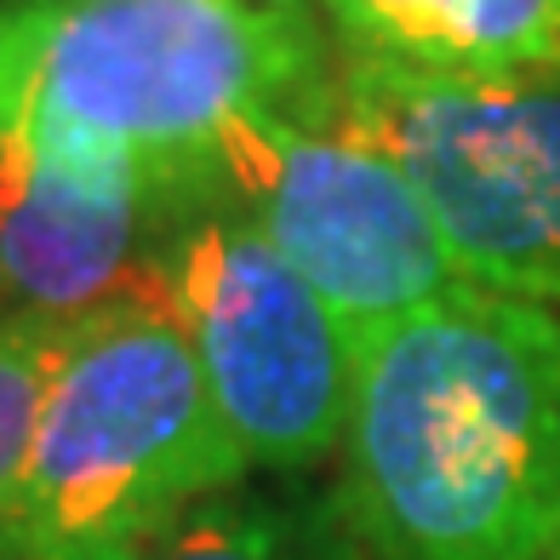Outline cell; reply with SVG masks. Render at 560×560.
<instances>
[{"label": "cell", "mask_w": 560, "mask_h": 560, "mask_svg": "<svg viewBox=\"0 0 560 560\" xmlns=\"http://www.w3.org/2000/svg\"><path fill=\"white\" fill-rule=\"evenodd\" d=\"M338 120L412 177L457 275L560 310V69L464 81L338 46Z\"/></svg>", "instance_id": "277c9868"}, {"label": "cell", "mask_w": 560, "mask_h": 560, "mask_svg": "<svg viewBox=\"0 0 560 560\" xmlns=\"http://www.w3.org/2000/svg\"><path fill=\"white\" fill-rule=\"evenodd\" d=\"M241 480L246 457L207 395L166 275H155L69 326L12 560H138Z\"/></svg>", "instance_id": "3957f363"}, {"label": "cell", "mask_w": 560, "mask_h": 560, "mask_svg": "<svg viewBox=\"0 0 560 560\" xmlns=\"http://www.w3.org/2000/svg\"><path fill=\"white\" fill-rule=\"evenodd\" d=\"M338 464L372 560H560V310L464 280L366 332Z\"/></svg>", "instance_id": "6da1fadb"}, {"label": "cell", "mask_w": 560, "mask_h": 560, "mask_svg": "<svg viewBox=\"0 0 560 560\" xmlns=\"http://www.w3.org/2000/svg\"><path fill=\"white\" fill-rule=\"evenodd\" d=\"M212 184L332 303L354 338L464 287L412 177L338 115L241 126L218 149Z\"/></svg>", "instance_id": "8992f818"}, {"label": "cell", "mask_w": 560, "mask_h": 560, "mask_svg": "<svg viewBox=\"0 0 560 560\" xmlns=\"http://www.w3.org/2000/svg\"><path fill=\"white\" fill-rule=\"evenodd\" d=\"M354 532L332 509L246 498L241 487L184 515L138 560H354Z\"/></svg>", "instance_id": "9c48e42d"}, {"label": "cell", "mask_w": 560, "mask_h": 560, "mask_svg": "<svg viewBox=\"0 0 560 560\" xmlns=\"http://www.w3.org/2000/svg\"><path fill=\"white\" fill-rule=\"evenodd\" d=\"M126 161H52L0 143V315L81 326L161 275L177 200Z\"/></svg>", "instance_id": "52a82bcc"}, {"label": "cell", "mask_w": 560, "mask_h": 560, "mask_svg": "<svg viewBox=\"0 0 560 560\" xmlns=\"http://www.w3.org/2000/svg\"><path fill=\"white\" fill-rule=\"evenodd\" d=\"M264 7H310V0H264Z\"/></svg>", "instance_id": "8fae6325"}, {"label": "cell", "mask_w": 560, "mask_h": 560, "mask_svg": "<svg viewBox=\"0 0 560 560\" xmlns=\"http://www.w3.org/2000/svg\"><path fill=\"white\" fill-rule=\"evenodd\" d=\"M63 343H69V326L0 315V560L18 555L23 480H30L35 429L46 412V395H52Z\"/></svg>", "instance_id": "30bf717a"}, {"label": "cell", "mask_w": 560, "mask_h": 560, "mask_svg": "<svg viewBox=\"0 0 560 560\" xmlns=\"http://www.w3.org/2000/svg\"><path fill=\"white\" fill-rule=\"evenodd\" d=\"M343 52L503 81L560 69V0H320Z\"/></svg>", "instance_id": "ba28073f"}, {"label": "cell", "mask_w": 560, "mask_h": 560, "mask_svg": "<svg viewBox=\"0 0 560 560\" xmlns=\"http://www.w3.org/2000/svg\"><path fill=\"white\" fill-rule=\"evenodd\" d=\"M332 120L338 40L264 0H7L0 143L126 161L161 189H218V149L252 120Z\"/></svg>", "instance_id": "7a4b0ae2"}, {"label": "cell", "mask_w": 560, "mask_h": 560, "mask_svg": "<svg viewBox=\"0 0 560 560\" xmlns=\"http://www.w3.org/2000/svg\"><path fill=\"white\" fill-rule=\"evenodd\" d=\"M161 275L246 469L303 475L343 446L361 338L235 200H177Z\"/></svg>", "instance_id": "5b68a950"}]
</instances>
